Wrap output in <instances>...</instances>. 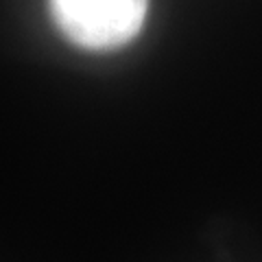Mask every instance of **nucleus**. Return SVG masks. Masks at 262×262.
<instances>
[{"label":"nucleus","mask_w":262,"mask_h":262,"mask_svg":"<svg viewBox=\"0 0 262 262\" xmlns=\"http://www.w3.org/2000/svg\"><path fill=\"white\" fill-rule=\"evenodd\" d=\"M61 35L83 51H114L142 29L146 0H48Z\"/></svg>","instance_id":"1"}]
</instances>
